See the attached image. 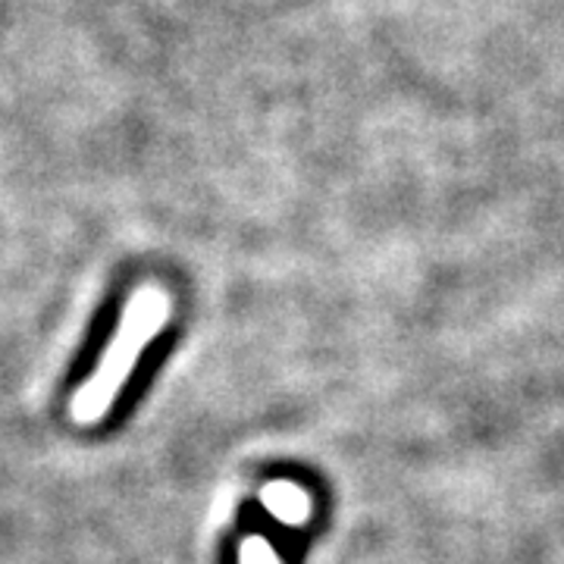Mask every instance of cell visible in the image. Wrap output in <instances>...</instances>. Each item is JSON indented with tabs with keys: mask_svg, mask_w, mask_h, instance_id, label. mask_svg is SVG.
<instances>
[{
	"mask_svg": "<svg viewBox=\"0 0 564 564\" xmlns=\"http://www.w3.org/2000/svg\"><path fill=\"white\" fill-rule=\"evenodd\" d=\"M263 505L285 521V524H304L311 518V499L302 486L295 484H270L263 489Z\"/></svg>",
	"mask_w": 564,
	"mask_h": 564,
	"instance_id": "7a4b0ae2",
	"label": "cell"
},
{
	"mask_svg": "<svg viewBox=\"0 0 564 564\" xmlns=\"http://www.w3.org/2000/svg\"><path fill=\"white\" fill-rule=\"evenodd\" d=\"M242 564H280L276 558V552H273V545L261 540V536H251V540H245L242 543Z\"/></svg>",
	"mask_w": 564,
	"mask_h": 564,
	"instance_id": "3957f363",
	"label": "cell"
},
{
	"mask_svg": "<svg viewBox=\"0 0 564 564\" xmlns=\"http://www.w3.org/2000/svg\"><path fill=\"white\" fill-rule=\"evenodd\" d=\"M166 317H170V295L161 285H141L122 311L117 336L107 345L104 361L91 373V380L73 395V404H69L73 421L82 423V426H91V423L107 417V411L113 408L120 389L132 377L141 351L161 333Z\"/></svg>",
	"mask_w": 564,
	"mask_h": 564,
	"instance_id": "6da1fadb",
	"label": "cell"
}]
</instances>
